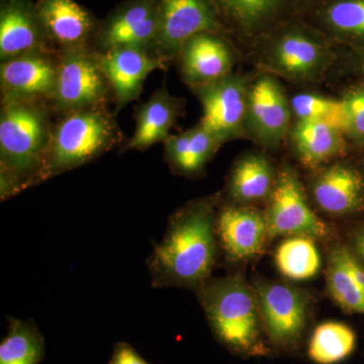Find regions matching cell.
<instances>
[{"instance_id": "cell-1", "label": "cell", "mask_w": 364, "mask_h": 364, "mask_svg": "<svg viewBox=\"0 0 364 364\" xmlns=\"http://www.w3.org/2000/svg\"><path fill=\"white\" fill-rule=\"evenodd\" d=\"M217 196L193 200L168 219L166 231L147 259L151 286L198 291L212 277L219 252Z\"/></svg>"}, {"instance_id": "cell-2", "label": "cell", "mask_w": 364, "mask_h": 364, "mask_svg": "<svg viewBox=\"0 0 364 364\" xmlns=\"http://www.w3.org/2000/svg\"><path fill=\"white\" fill-rule=\"evenodd\" d=\"M49 102L0 100V198L39 186L53 124Z\"/></svg>"}, {"instance_id": "cell-3", "label": "cell", "mask_w": 364, "mask_h": 364, "mask_svg": "<svg viewBox=\"0 0 364 364\" xmlns=\"http://www.w3.org/2000/svg\"><path fill=\"white\" fill-rule=\"evenodd\" d=\"M196 291L213 334L223 346L243 358L268 355L257 298L241 274L210 277Z\"/></svg>"}, {"instance_id": "cell-4", "label": "cell", "mask_w": 364, "mask_h": 364, "mask_svg": "<svg viewBox=\"0 0 364 364\" xmlns=\"http://www.w3.org/2000/svg\"><path fill=\"white\" fill-rule=\"evenodd\" d=\"M109 105L62 114L53 124L41 183L85 166L123 145V134Z\"/></svg>"}, {"instance_id": "cell-5", "label": "cell", "mask_w": 364, "mask_h": 364, "mask_svg": "<svg viewBox=\"0 0 364 364\" xmlns=\"http://www.w3.org/2000/svg\"><path fill=\"white\" fill-rule=\"evenodd\" d=\"M329 38L298 16L261 36L258 61L270 75L308 82L322 77L334 60Z\"/></svg>"}, {"instance_id": "cell-6", "label": "cell", "mask_w": 364, "mask_h": 364, "mask_svg": "<svg viewBox=\"0 0 364 364\" xmlns=\"http://www.w3.org/2000/svg\"><path fill=\"white\" fill-rule=\"evenodd\" d=\"M56 87L50 105L57 116L114 102L111 86L92 48L58 53Z\"/></svg>"}, {"instance_id": "cell-7", "label": "cell", "mask_w": 364, "mask_h": 364, "mask_svg": "<svg viewBox=\"0 0 364 364\" xmlns=\"http://www.w3.org/2000/svg\"><path fill=\"white\" fill-rule=\"evenodd\" d=\"M205 32L228 37L215 0H159L156 38L151 51L169 66L176 62L186 41Z\"/></svg>"}, {"instance_id": "cell-8", "label": "cell", "mask_w": 364, "mask_h": 364, "mask_svg": "<svg viewBox=\"0 0 364 364\" xmlns=\"http://www.w3.org/2000/svg\"><path fill=\"white\" fill-rule=\"evenodd\" d=\"M265 218L269 239L279 236L322 239L330 233L327 224L309 205L298 174L289 166L277 174Z\"/></svg>"}, {"instance_id": "cell-9", "label": "cell", "mask_w": 364, "mask_h": 364, "mask_svg": "<svg viewBox=\"0 0 364 364\" xmlns=\"http://www.w3.org/2000/svg\"><path fill=\"white\" fill-rule=\"evenodd\" d=\"M249 81L240 74H230L215 82L193 88L203 107L200 123L223 145L246 136Z\"/></svg>"}, {"instance_id": "cell-10", "label": "cell", "mask_w": 364, "mask_h": 364, "mask_svg": "<svg viewBox=\"0 0 364 364\" xmlns=\"http://www.w3.org/2000/svg\"><path fill=\"white\" fill-rule=\"evenodd\" d=\"M253 289L270 343L282 349L296 347L308 323L305 294L296 287L267 280L255 282Z\"/></svg>"}, {"instance_id": "cell-11", "label": "cell", "mask_w": 364, "mask_h": 364, "mask_svg": "<svg viewBox=\"0 0 364 364\" xmlns=\"http://www.w3.org/2000/svg\"><path fill=\"white\" fill-rule=\"evenodd\" d=\"M159 0H124L100 21L92 49L98 53L116 47L152 49L156 38Z\"/></svg>"}, {"instance_id": "cell-12", "label": "cell", "mask_w": 364, "mask_h": 364, "mask_svg": "<svg viewBox=\"0 0 364 364\" xmlns=\"http://www.w3.org/2000/svg\"><path fill=\"white\" fill-rule=\"evenodd\" d=\"M291 102L275 76L265 73L251 83L246 136L267 147H277L291 129Z\"/></svg>"}, {"instance_id": "cell-13", "label": "cell", "mask_w": 364, "mask_h": 364, "mask_svg": "<svg viewBox=\"0 0 364 364\" xmlns=\"http://www.w3.org/2000/svg\"><path fill=\"white\" fill-rule=\"evenodd\" d=\"M98 58L111 86L116 112L139 100L151 73L168 68L151 50L131 46L98 53Z\"/></svg>"}, {"instance_id": "cell-14", "label": "cell", "mask_w": 364, "mask_h": 364, "mask_svg": "<svg viewBox=\"0 0 364 364\" xmlns=\"http://www.w3.org/2000/svg\"><path fill=\"white\" fill-rule=\"evenodd\" d=\"M57 52H33L0 63V100H51L57 76Z\"/></svg>"}, {"instance_id": "cell-15", "label": "cell", "mask_w": 364, "mask_h": 364, "mask_svg": "<svg viewBox=\"0 0 364 364\" xmlns=\"http://www.w3.org/2000/svg\"><path fill=\"white\" fill-rule=\"evenodd\" d=\"M36 6L55 51L92 48L100 20L90 9L75 0H37Z\"/></svg>"}, {"instance_id": "cell-16", "label": "cell", "mask_w": 364, "mask_h": 364, "mask_svg": "<svg viewBox=\"0 0 364 364\" xmlns=\"http://www.w3.org/2000/svg\"><path fill=\"white\" fill-rule=\"evenodd\" d=\"M176 62L182 81L193 90L233 73L235 55L227 36L205 32L184 43Z\"/></svg>"}, {"instance_id": "cell-17", "label": "cell", "mask_w": 364, "mask_h": 364, "mask_svg": "<svg viewBox=\"0 0 364 364\" xmlns=\"http://www.w3.org/2000/svg\"><path fill=\"white\" fill-rule=\"evenodd\" d=\"M56 52L33 0H0V63L33 52Z\"/></svg>"}, {"instance_id": "cell-18", "label": "cell", "mask_w": 364, "mask_h": 364, "mask_svg": "<svg viewBox=\"0 0 364 364\" xmlns=\"http://www.w3.org/2000/svg\"><path fill=\"white\" fill-rule=\"evenodd\" d=\"M217 234L225 255L232 262L252 259L269 239L265 214L245 205L218 208Z\"/></svg>"}, {"instance_id": "cell-19", "label": "cell", "mask_w": 364, "mask_h": 364, "mask_svg": "<svg viewBox=\"0 0 364 364\" xmlns=\"http://www.w3.org/2000/svg\"><path fill=\"white\" fill-rule=\"evenodd\" d=\"M227 35L256 41L296 16V0H215Z\"/></svg>"}, {"instance_id": "cell-20", "label": "cell", "mask_w": 364, "mask_h": 364, "mask_svg": "<svg viewBox=\"0 0 364 364\" xmlns=\"http://www.w3.org/2000/svg\"><path fill=\"white\" fill-rule=\"evenodd\" d=\"M184 105V100L172 95L166 87L157 88L146 102L136 107L135 131L122 145L119 153L144 152L158 143H164L183 114Z\"/></svg>"}, {"instance_id": "cell-21", "label": "cell", "mask_w": 364, "mask_h": 364, "mask_svg": "<svg viewBox=\"0 0 364 364\" xmlns=\"http://www.w3.org/2000/svg\"><path fill=\"white\" fill-rule=\"evenodd\" d=\"M314 202L327 214H354L364 207V179L360 172L345 163L325 167L312 183Z\"/></svg>"}, {"instance_id": "cell-22", "label": "cell", "mask_w": 364, "mask_h": 364, "mask_svg": "<svg viewBox=\"0 0 364 364\" xmlns=\"http://www.w3.org/2000/svg\"><path fill=\"white\" fill-rule=\"evenodd\" d=\"M164 159L178 176H200L223 144L202 124L186 132L170 135L164 143Z\"/></svg>"}, {"instance_id": "cell-23", "label": "cell", "mask_w": 364, "mask_h": 364, "mask_svg": "<svg viewBox=\"0 0 364 364\" xmlns=\"http://www.w3.org/2000/svg\"><path fill=\"white\" fill-rule=\"evenodd\" d=\"M326 282L328 293L340 308L364 316V267L348 248L333 249Z\"/></svg>"}, {"instance_id": "cell-24", "label": "cell", "mask_w": 364, "mask_h": 364, "mask_svg": "<svg viewBox=\"0 0 364 364\" xmlns=\"http://www.w3.org/2000/svg\"><path fill=\"white\" fill-rule=\"evenodd\" d=\"M305 14L330 40L364 45V0H321Z\"/></svg>"}, {"instance_id": "cell-25", "label": "cell", "mask_w": 364, "mask_h": 364, "mask_svg": "<svg viewBox=\"0 0 364 364\" xmlns=\"http://www.w3.org/2000/svg\"><path fill=\"white\" fill-rule=\"evenodd\" d=\"M291 136L296 156L309 168H317L346 152L343 132L326 124L296 121Z\"/></svg>"}, {"instance_id": "cell-26", "label": "cell", "mask_w": 364, "mask_h": 364, "mask_svg": "<svg viewBox=\"0 0 364 364\" xmlns=\"http://www.w3.org/2000/svg\"><path fill=\"white\" fill-rule=\"evenodd\" d=\"M277 174L264 155H246L235 163L228 178V191L232 200L240 205L268 200Z\"/></svg>"}, {"instance_id": "cell-27", "label": "cell", "mask_w": 364, "mask_h": 364, "mask_svg": "<svg viewBox=\"0 0 364 364\" xmlns=\"http://www.w3.org/2000/svg\"><path fill=\"white\" fill-rule=\"evenodd\" d=\"M46 355L45 338L32 320L9 318V329L0 343V364H40Z\"/></svg>"}, {"instance_id": "cell-28", "label": "cell", "mask_w": 364, "mask_h": 364, "mask_svg": "<svg viewBox=\"0 0 364 364\" xmlns=\"http://www.w3.org/2000/svg\"><path fill=\"white\" fill-rule=\"evenodd\" d=\"M315 240L311 237L291 236L277 246L275 265L284 277L301 282L318 274L322 259Z\"/></svg>"}, {"instance_id": "cell-29", "label": "cell", "mask_w": 364, "mask_h": 364, "mask_svg": "<svg viewBox=\"0 0 364 364\" xmlns=\"http://www.w3.org/2000/svg\"><path fill=\"white\" fill-rule=\"evenodd\" d=\"M353 330L340 322H326L313 332L309 358L317 364H336L348 358L355 348Z\"/></svg>"}, {"instance_id": "cell-30", "label": "cell", "mask_w": 364, "mask_h": 364, "mask_svg": "<svg viewBox=\"0 0 364 364\" xmlns=\"http://www.w3.org/2000/svg\"><path fill=\"white\" fill-rule=\"evenodd\" d=\"M291 107L296 121L326 124L344 134L346 132V109L342 100H333L314 93H301L294 95Z\"/></svg>"}, {"instance_id": "cell-31", "label": "cell", "mask_w": 364, "mask_h": 364, "mask_svg": "<svg viewBox=\"0 0 364 364\" xmlns=\"http://www.w3.org/2000/svg\"><path fill=\"white\" fill-rule=\"evenodd\" d=\"M342 100L346 109L345 135L352 142L364 145V85L347 91Z\"/></svg>"}, {"instance_id": "cell-32", "label": "cell", "mask_w": 364, "mask_h": 364, "mask_svg": "<svg viewBox=\"0 0 364 364\" xmlns=\"http://www.w3.org/2000/svg\"><path fill=\"white\" fill-rule=\"evenodd\" d=\"M109 364H151L127 342H119L114 345Z\"/></svg>"}, {"instance_id": "cell-33", "label": "cell", "mask_w": 364, "mask_h": 364, "mask_svg": "<svg viewBox=\"0 0 364 364\" xmlns=\"http://www.w3.org/2000/svg\"><path fill=\"white\" fill-rule=\"evenodd\" d=\"M354 255L364 262V226L356 232L353 237Z\"/></svg>"}, {"instance_id": "cell-34", "label": "cell", "mask_w": 364, "mask_h": 364, "mask_svg": "<svg viewBox=\"0 0 364 364\" xmlns=\"http://www.w3.org/2000/svg\"><path fill=\"white\" fill-rule=\"evenodd\" d=\"M321 0H296V16L306 13L311 7L315 6Z\"/></svg>"}, {"instance_id": "cell-35", "label": "cell", "mask_w": 364, "mask_h": 364, "mask_svg": "<svg viewBox=\"0 0 364 364\" xmlns=\"http://www.w3.org/2000/svg\"><path fill=\"white\" fill-rule=\"evenodd\" d=\"M363 64H364V59H363Z\"/></svg>"}]
</instances>
